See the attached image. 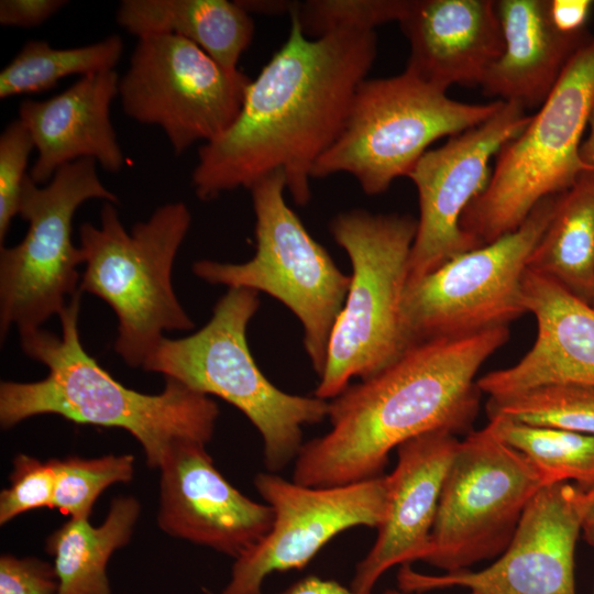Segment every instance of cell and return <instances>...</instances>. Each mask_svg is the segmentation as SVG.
Segmentation results:
<instances>
[{
  "instance_id": "31",
  "label": "cell",
  "mask_w": 594,
  "mask_h": 594,
  "mask_svg": "<svg viewBox=\"0 0 594 594\" xmlns=\"http://www.w3.org/2000/svg\"><path fill=\"white\" fill-rule=\"evenodd\" d=\"M10 486L0 493V524L38 508H53L56 474L51 460L18 454L13 459Z\"/></svg>"
},
{
  "instance_id": "7",
  "label": "cell",
  "mask_w": 594,
  "mask_h": 594,
  "mask_svg": "<svg viewBox=\"0 0 594 594\" xmlns=\"http://www.w3.org/2000/svg\"><path fill=\"white\" fill-rule=\"evenodd\" d=\"M594 103V37L582 45L525 129L496 155L487 188L465 209L461 228L481 244L518 229L546 197L569 190L588 168L581 139Z\"/></svg>"
},
{
  "instance_id": "30",
  "label": "cell",
  "mask_w": 594,
  "mask_h": 594,
  "mask_svg": "<svg viewBox=\"0 0 594 594\" xmlns=\"http://www.w3.org/2000/svg\"><path fill=\"white\" fill-rule=\"evenodd\" d=\"M408 0H309L297 2V14L304 34L321 37L338 30L375 31V28L399 21Z\"/></svg>"
},
{
  "instance_id": "4",
  "label": "cell",
  "mask_w": 594,
  "mask_h": 594,
  "mask_svg": "<svg viewBox=\"0 0 594 594\" xmlns=\"http://www.w3.org/2000/svg\"><path fill=\"white\" fill-rule=\"evenodd\" d=\"M190 224L188 207L178 201L158 207L128 232L114 204L105 202L99 227L85 222L79 228L85 264L79 290L113 310L114 351L130 367H143L165 331L195 327L173 287L175 257Z\"/></svg>"
},
{
  "instance_id": "20",
  "label": "cell",
  "mask_w": 594,
  "mask_h": 594,
  "mask_svg": "<svg viewBox=\"0 0 594 594\" xmlns=\"http://www.w3.org/2000/svg\"><path fill=\"white\" fill-rule=\"evenodd\" d=\"M398 23L410 48L406 70L446 91L480 86L504 50L496 1L408 0Z\"/></svg>"
},
{
  "instance_id": "38",
  "label": "cell",
  "mask_w": 594,
  "mask_h": 594,
  "mask_svg": "<svg viewBox=\"0 0 594 594\" xmlns=\"http://www.w3.org/2000/svg\"><path fill=\"white\" fill-rule=\"evenodd\" d=\"M587 127L590 128V133L581 143L580 157L585 165L594 167V103L590 112Z\"/></svg>"
},
{
  "instance_id": "26",
  "label": "cell",
  "mask_w": 594,
  "mask_h": 594,
  "mask_svg": "<svg viewBox=\"0 0 594 594\" xmlns=\"http://www.w3.org/2000/svg\"><path fill=\"white\" fill-rule=\"evenodd\" d=\"M123 53V42L111 35L96 43L72 48H55L46 41L26 42L0 73V97L50 90L72 75L114 70Z\"/></svg>"
},
{
  "instance_id": "6",
  "label": "cell",
  "mask_w": 594,
  "mask_h": 594,
  "mask_svg": "<svg viewBox=\"0 0 594 594\" xmlns=\"http://www.w3.org/2000/svg\"><path fill=\"white\" fill-rule=\"evenodd\" d=\"M417 224L407 215L362 209L332 220L331 233L349 255L352 275L314 396L332 399L352 378L376 374L405 351L402 302Z\"/></svg>"
},
{
  "instance_id": "40",
  "label": "cell",
  "mask_w": 594,
  "mask_h": 594,
  "mask_svg": "<svg viewBox=\"0 0 594 594\" xmlns=\"http://www.w3.org/2000/svg\"><path fill=\"white\" fill-rule=\"evenodd\" d=\"M383 594H405L399 588H388Z\"/></svg>"
},
{
  "instance_id": "42",
  "label": "cell",
  "mask_w": 594,
  "mask_h": 594,
  "mask_svg": "<svg viewBox=\"0 0 594 594\" xmlns=\"http://www.w3.org/2000/svg\"><path fill=\"white\" fill-rule=\"evenodd\" d=\"M205 592H206V594H212L211 592H209V591H207V590H205Z\"/></svg>"
},
{
  "instance_id": "37",
  "label": "cell",
  "mask_w": 594,
  "mask_h": 594,
  "mask_svg": "<svg viewBox=\"0 0 594 594\" xmlns=\"http://www.w3.org/2000/svg\"><path fill=\"white\" fill-rule=\"evenodd\" d=\"M249 14H279L288 12L290 14L297 1L286 0H237Z\"/></svg>"
},
{
  "instance_id": "41",
  "label": "cell",
  "mask_w": 594,
  "mask_h": 594,
  "mask_svg": "<svg viewBox=\"0 0 594 594\" xmlns=\"http://www.w3.org/2000/svg\"><path fill=\"white\" fill-rule=\"evenodd\" d=\"M593 307H594V294H593V299H592V304H591Z\"/></svg>"
},
{
  "instance_id": "15",
  "label": "cell",
  "mask_w": 594,
  "mask_h": 594,
  "mask_svg": "<svg viewBox=\"0 0 594 594\" xmlns=\"http://www.w3.org/2000/svg\"><path fill=\"white\" fill-rule=\"evenodd\" d=\"M254 485L274 513L267 535L235 559L221 594H263L274 572L305 568L336 536L363 526L377 528L387 503V476L314 487L258 473Z\"/></svg>"
},
{
  "instance_id": "2",
  "label": "cell",
  "mask_w": 594,
  "mask_h": 594,
  "mask_svg": "<svg viewBox=\"0 0 594 594\" xmlns=\"http://www.w3.org/2000/svg\"><path fill=\"white\" fill-rule=\"evenodd\" d=\"M508 326L409 346L329 400L330 430L304 443L293 481L329 487L383 475L393 449L415 437L470 433L482 392L476 374L509 339Z\"/></svg>"
},
{
  "instance_id": "33",
  "label": "cell",
  "mask_w": 594,
  "mask_h": 594,
  "mask_svg": "<svg viewBox=\"0 0 594 594\" xmlns=\"http://www.w3.org/2000/svg\"><path fill=\"white\" fill-rule=\"evenodd\" d=\"M58 581L54 566L33 558L2 554L0 594H56Z\"/></svg>"
},
{
  "instance_id": "35",
  "label": "cell",
  "mask_w": 594,
  "mask_h": 594,
  "mask_svg": "<svg viewBox=\"0 0 594 594\" xmlns=\"http://www.w3.org/2000/svg\"><path fill=\"white\" fill-rule=\"evenodd\" d=\"M592 7L591 0H548V14L559 32L575 35L586 32Z\"/></svg>"
},
{
  "instance_id": "22",
  "label": "cell",
  "mask_w": 594,
  "mask_h": 594,
  "mask_svg": "<svg viewBox=\"0 0 594 594\" xmlns=\"http://www.w3.org/2000/svg\"><path fill=\"white\" fill-rule=\"evenodd\" d=\"M504 50L488 68L482 91L525 109L540 107L565 66L592 36L559 32L548 14V0L496 1Z\"/></svg>"
},
{
  "instance_id": "8",
  "label": "cell",
  "mask_w": 594,
  "mask_h": 594,
  "mask_svg": "<svg viewBox=\"0 0 594 594\" xmlns=\"http://www.w3.org/2000/svg\"><path fill=\"white\" fill-rule=\"evenodd\" d=\"M504 101L466 103L408 70L364 79L355 90L344 125L314 165L311 177L351 174L367 195L408 176L428 146L491 118Z\"/></svg>"
},
{
  "instance_id": "21",
  "label": "cell",
  "mask_w": 594,
  "mask_h": 594,
  "mask_svg": "<svg viewBox=\"0 0 594 594\" xmlns=\"http://www.w3.org/2000/svg\"><path fill=\"white\" fill-rule=\"evenodd\" d=\"M119 80L116 70L90 74L52 98L20 103L19 120L37 152L29 173L34 183H48L58 168L80 158L95 160L109 173L121 170L124 156L110 117Z\"/></svg>"
},
{
  "instance_id": "9",
  "label": "cell",
  "mask_w": 594,
  "mask_h": 594,
  "mask_svg": "<svg viewBox=\"0 0 594 594\" xmlns=\"http://www.w3.org/2000/svg\"><path fill=\"white\" fill-rule=\"evenodd\" d=\"M285 188L283 170L249 188L256 219V251L251 260L240 264L200 260L193 272L207 283L264 292L283 302L301 322L305 350L320 377L350 276L337 267L286 205Z\"/></svg>"
},
{
  "instance_id": "16",
  "label": "cell",
  "mask_w": 594,
  "mask_h": 594,
  "mask_svg": "<svg viewBox=\"0 0 594 594\" xmlns=\"http://www.w3.org/2000/svg\"><path fill=\"white\" fill-rule=\"evenodd\" d=\"M530 117L519 103L504 101L486 121L450 136L416 163L407 176L417 188L419 201L407 285L483 245L461 228V218L487 188L492 157L525 129Z\"/></svg>"
},
{
  "instance_id": "12",
  "label": "cell",
  "mask_w": 594,
  "mask_h": 594,
  "mask_svg": "<svg viewBox=\"0 0 594 594\" xmlns=\"http://www.w3.org/2000/svg\"><path fill=\"white\" fill-rule=\"evenodd\" d=\"M547 485L531 461L487 426L472 430L450 465L422 561L452 573L498 558L529 502Z\"/></svg>"
},
{
  "instance_id": "17",
  "label": "cell",
  "mask_w": 594,
  "mask_h": 594,
  "mask_svg": "<svg viewBox=\"0 0 594 594\" xmlns=\"http://www.w3.org/2000/svg\"><path fill=\"white\" fill-rule=\"evenodd\" d=\"M206 444L176 442L160 466V528L174 538L234 560L270 531L274 513L252 501L219 472Z\"/></svg>"
},
{
  "instance_id": "39",
  "label": "cell",
  "mask_w": 594,
  "mask_h": 594,
  "mask_svg": "<svg viewBox=\"0 0 594 594\" xmlns=\"http://www.w3.org/2000/svg\"><path fill=\"white\" fill-rule=\"evenodd\" d=\"M581 536L590 546L594 548V502L584 515Z\"/></svg>"
},
{
  "instance_id": "11",
  "label": "cell",
  "mask_w": 594,
  "mask_h": 594,
  "mask_svg": "<svg viewBox=\"0 0 594 594\" xmlns=\"http://www.w3.org/2000/svg\"><path fill=\"white\" fill-rule=\"evenodd\" d=\"M560 195L540 200L515 231L461 253L407 285L402 302L405 350L508 326L526 314L522 280L528 260Z\"/></svg>"
},
{
  "instance_id": "28",
  "label": "cell",
  "mask_w": 594,
  "mask_h": 594,
  "mask_svg": "<svg viewBox=\"0 0 594 594\" xmlns=\"http://www.w3.org/2000/svg\"><path fill=\"white\" fill-rule=\"evenodd\" d=\"M490 418L594 436V386L563 383L488 397Z\"/></svg>"
},
{
  "instance_id": "29",
  "label": "cell",
  "mask_w": 594,
  "mask_h": 594,
  "mask_svg": "<svg viewBox=\"0 0 594 594\" xmlns=\"http://www.w3.org/2000/svg\"><path fill=\"white\" fill-rule=\"evenodd\" d=\"M51 461L56 474L53 508L76 519H88L94 504L107 487L129 483L134 475L132 454L92 459L75 455Z\"/></svg>"
},
{
  "instance_id": "1",
  "label": "cell",
  "mask_w": 594,
  "mask_h": 594,
  "mask_svg": "<svg viewBox=\"0 0 594 594\" xmlns=\"http://www.w3.org/2000/svg\"><path fill=\"white\" fill-rule=\"evenodd\" d=\"M294 9L287 41L251 80L235 121L199 147L191 184L200 200L249 189L276 170L296 204L310 199L314 165L340 134L377 37L355 30L308 37Z\"/></svg>"
},
{
  "instance_id": "34",
  "label": "cell",
  "mask_w": 594,
  "mask_h": 594,
  "mask_svg": "<svg viewBox=\"0 0 594 594\" xmlns=\"http://www.w3.org/2000/svg\"><path fill=\"white\" fill-rule=\"evenodd\" d=\"M66 3L65 0H1L0 23L18 28L37 26Z\"/></svg>"
},
{
  "instance_id": "36",
  "label": "cell",
  "mask_w": 594,
  "mask_h": 594,
  "mask_svg": "<svg viewBox=\"0 0 594 594\" xmlns=\"http://www.w3.org/2000/svg\"><path fill=\"white\" fill-rule=\"evenodd\" d=\"M279 594H372V592H359L334 580L310 575L295 582Z\"/></svg>"
},
{
  "instance_id": "23",
  "label": "cell",
  "mask_w": 594,
  "mask_h": 594,
  "mask_svg": "<svg viewBox=\"0 0 594 594\" xmlns=\"http://www.w3.org/2000/svg\"><path fill=\"white\" fill-rule=\"evenodd\" d=\"M117 22L138 38L169 34L188 40L228 70L238 69L254 34L251 15L237 0H123Z\"/></svg>"
},
{
  "instance_id": "10",
  "label": "cell",
  "mask_w": 594,
  "mask_h": 594,
  "mask_svg": "<svg viewBox=\"0 0 594 594\" xmlns=\"http://www.w3.org/2000/svg\"><path fill=\"white\" fill-rule=\"evenodd\" d=\"M97 162L80 158L58 168L43 187L26 176L18 215L28 231L16 245L0 249V333L42 328L79 293L82 253L72 239L73 218L90 199L118 204L97 174Z\"/></svg>"
},
{
  "instance_id": "14",
  "label": "cell",
  "mask_w": 594,
  "mask_h": 594,
  "mask_svg": "<svg viewBox=\"0 0 594 594\" xmlns=\"http://www.w3.org/2000/svg\"><path fill=\"white\" fill-rule=\"evenodd\" d=\"M594 486L560 482L542 487L529 502L505 551L488 566L426 574L402 565L405 594L463 587L468 594H576L574 557Z\"/></svg>"
},
{
  "instance_id": "5",
  "label": "cell",
  "mask_w": 594,
  "mask_h": 594,
  "mask_svg": "<svg viewBox=\"0 0 594 594\" xmlns=\"http://www.w3.org/2000/svg\"><path fill=\"white\" fill-rule=\"evenodd\" d=\"M258 307L257 292L229 288L201 329L179 339L165 337L142 369L237 407L261 435L265 465L276 473L296 459L302 427L328 418L329 400L285 393L265 377L246 340Z\"/></svg>"
},
{
  "instance_id": "27",
  "label": "cell",
  "mask_w": 594,
  "mask_h": 594,
  "mask_svg": "<svg viewBox=\"0 0 594 594\" xmlns=\"http://www.w3.org/2000/svg\"><path fill=\"white\" fill-rule=\"evenodd\" d=\"M486 426L527 457L550 484L571 482L594 486V436L499 417L490 418Z\"/></svg>"
},
{
  "instance_id": "19",
  "label": "cell",
  "mask_w": 594,
  "mask_h": 594,
  "mask_svg": "<svg viewBox=\"0 0 594 594\" xmlns=\"http://www.w3.org/2000/svg\"><path fill=\"white\" fill-rule=\"evenodd\" d=\"M522 290L536 340L516 364L477 378L480 391L498 397L550 384L594 386V307L528 270Z\"/></svg>"
},
{
  "instance_id": "13",
  "label": "cell",
  "mask_w": 594,
  "mask_h": 594,
  "mask_svg": "<svg viewBox=\"0 0 594 594\" xmlns=\"http://www.w3.org/2000/svg\"><path fill=\"white\" fill-rule=\"evenodd\" d=\"M250 82L245 74L223 68L193 42L154 34L139 37L118 96L127 116L161 128L179 155L232 125Z\"/></svg>"
},
{
  "instance_id": "25",
  "label": "cell",
  "mask_w": 594,
  "mask_h": 594,
  "mask_svg": "<svg viewBox=\"0 0 594 594\" xmlns=\"http://www.w3.org/2000/svg\"><path fill=\"white\" fill-rule=\"evenodd\" d=\"M141 506L132 496L113 498L105 521L95 527L87 518H70L47 539L58 581L56 594H111L107 564L113 552L127 546Z\"/></svg>"
},
{
  "instance_id": "32",
  "label": "cell",
  "mask_w": 594,
  "mask_h": 594,
  "mask_svg": "<svg viewBox=\"0 0 594 594\" xmlns=\"http://www.w3.org/2000/svg\"><path fill=\"white\" fill-rule=\"evenodd\" d=\"M35 148L26 127L18 119L0 135V242L7 237L11 220L18 215L26 166Z\"/></svg>"
},
{
  "instance_id": "18",
  "label": "cell",
  "mask_w": 594,
  "mask_h": 594,
  "mask_svg": "<svg viewBox=\"0 0 594 594\" xmlns=\"http://www.w3.org/2000/svg\"><path fill=\"white\" fill-rule=\"evenodd\" d=\"M459 443L451 432L432 431L397 447V464L386 475L385 514L374 544L356 564L353 590L372 592L391 568L422 561Z\"/></svg>"
},
{
  "instance_id": "3",
  "label": "cell",
  "mask_w": 594,
  "mask_h": 594,
  "mask_svg": "<svg viewBox=\"0 0 594 594\" xmlns=\"http://www.w3.org/2000/svg\"><path fill=\"white\" fill-rule=\"evenodd\" d=\"M80 299L81 292L69 299L58 316L59 336L42 328L19 333L22 351L48 372L36 382H1L2 429L38 415L120 428L140 442L146 464L153 469H160L178 441L207 444L215 432L218 405L172 378H165V387L158 394L140 393L118 382L80 342Z\"/></svg>"
},
{
  "instance_id": "24",
  "label": "cell",
  "mask_w": 594,
  "mask_h": 594,
  "mask_svg": "<svg viewBox=\"0 0 594 594\" xmlns=\"http://www.w3.org/2000/svg\"><path fill=\"white\" fill-rule=\"evenodd\" d=\"M527 270L592 304L594 294V168L560 195Z\"/></svg>"
}]
</instances>
